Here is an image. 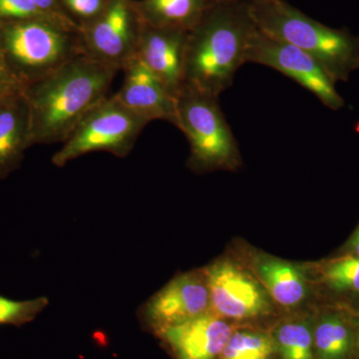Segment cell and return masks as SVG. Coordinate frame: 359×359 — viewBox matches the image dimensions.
<instances>
[{"mask_svg":"<svg viewBox=\"0 0 359 359\" xmlns=\"http://www.w3.org/2000/svg\"><path fill=\"white\" fill-rule=\"evenodd\" d=\"M119 69L77 56L23 87L29 110V144L65 143L94 106L107 98Z\"/></svg>","mask_w":359,"mask_h":359,"instance_id":"obj_1","label":"cell"},{"mask_svg":"<svg viewBox=\"0 0 359 359\" xmlns=\"http://www.w3.org/2000/svg\"><path fill=\"white\" fill-rule=\"evenodd\" d=\"M257 30L249 1H212L189 32L185 85L219 97L247 63Z\"/></svg>","mask_w":359,"mask_h":359,"instance_id":"obj_2","label":"cell"},{"mask_svg":"<svg viewBox=\"0 0 359 359\" xmlns=\"http://www.w3.org/2000/svg\"><path fill=\"white\" fill-rule=\"evenodd\" d=\"M257 27L306 52L334 82L359 67V36L314 20L285 0L249 1Z\"/></svg>","mask_w":359,"mask_h":359,"instance_id":"obj_3","label":"cell"},{"mask_svg":"<svg viewBox=\"0 0 359 359\" xmlns=\"http://www.w3.org/2000/svg\"><path fill=\"white\" fill-rule=\"evenodd\" d=\"M0 46L21 88L85 54L79 28L58 18L0 23Z\"/></svg>","mask_w":359,"mask_h":359,"instance_id":"obj_4","label":"cell"},{"mask_svg":"<svg viewBox=\"0 0 359 359\" xmlns=\"http://www.w3.org/2000/svg\"><path fill=\"white\" fill-rule=\"evenodd\" d=\"M176 124L190 144L191 167L198 171L233 168L238 143L219 107V97L184 85L176 98Z\"/></svg>","mask_w":359,"mask_h":359,"instance_id":"obj_5","label":"cell"},{"mask_svg":"<svg viewBox=\"0 0 359 359\" xmlns=\"http://www.w3.org/2000/svg\"><path fill=\"white\" fill-rule=\"evenodd\" d=\"M113 95L94 106L79 122L52 157L56 167L62 168L78 157L93 152H108L116 157L130 154L137 139L149 124Z\"/></svg>","mask_w":359,"mask_h":359,"instance_id":"obj_6","label":"cell"},{"mask_svg":"<svg viewBox=\"0 0 359 359\" xmlns=\"http://www.w3.org/2000/svg\"><path fill=\"white\" fill-rule=\"evenodd\" d=\"M247 63L268 66L309 90L330 109L344 107L335 82L320 63L294 45L269 36L257 28L250 42Z\"/></svg>","mask_w":359,"mask_h":359,"instance_id":"obj_7","label":"cell"},{"mask_svg":"<svg viewBox=\"0 0 359 359\" xmlns=\"http://www.w3.org/2000/svg\"><path fill=\"white\" fill-rule=\"evenodd\" d=\"M142 20L131 0H108L98 18L80 29L86 55L123 69L136 55Z\"/></svg>","mask_w":359,"mask_h":359,"instance_id":"obj_8","label":"cell"},{"mask_svg":"<svg viewBox=\"0 0 359 359\" xmlns=\"http://www.w3.org/2000/svg\"><path fill=\"white\" fill-rule=\"evenodd\" d=\"M205 278L212 313L224 320L244 323L259 320L269 313L266 292L235 264L228 262L212 264Z\"/></svg>","mask_w":359,"mask_h":359,"instance_id":"obj_9","label":"cell"},{"mask_svg":"<svg viewBox=\"0 0 359 359\" xmlns=\"http://www.w3.org/2000/svg\"><path fill=\"white\" fill-rule=\"evenodd\" d=\"M211 311L204 275L184 273L175 278L141 306V320L155 334Z\"/></svg>","mask_w":359,"mask_h":359,"instance_id":"obj_10","label":"cell"},{"mask_svg":"<svg viewBox=\"0 0 359 359\" xmlns=\"http://www.w3.org/2000/svg\"><path fill=\"white\" fill-rule=\"evenodd\" d=\"M189 32L142 22L136 57L159 78L177 98L185 85Z\"/></svg>","mask_w":359,"mask_h":359,"instance_id":"obj_11","label":"cell"},{"mask_svg":"<svg viewBox=\"0 0 359 359\" xmlns=\"http://www.w3.org/2000/svg\"><path fill=\"white\" fill-rule=\"evenodd\" d=\"M236 327L209 311L156 334L175 359H219Z\"/></svg>","mask_w":359,"mask_h":359,"instance_id":"obj_12","label":"cell"},{"mask_svg":"<svg viewBox=\"0 0 359 359\" xmlns=\"http://www.w3.org/2000/svg\"><path fill=\"white\" fill-rule=\"evenodd\" d=\"M121 71L124 80L115 93L120 102L149 122L176 124V98L140 59L134 56Z\"/></svg>","mask_w":359,"mask_h":359,"instance_id":"obj_13","label":"cell"},{"mask_svg":"<svg viewBox=\"0 0 359 359\" xmlns=\"http://www.w3.org/2000/svg\"><path fill=\"white\" fill-rule=\"evenodd\" d=\"M29 146V110L20 90L0 101V178L20 166Z\"/></svg>","mask_w":359,"mask_h":359,"instance_id":"obj_14","label":"cell"},{"mask_svg":"<svg viewBox=\"0 0 359 359\" xmlns=\"http://www.w3.org/2000/svg\"><path fill=\"white\" fill-rule=\"evenodd\" d=\"M212 0H142L136 2L142 22L156 27L192 30L200 20Z\"/></svg>","mask_w":359,"mask_h":359,"instance_id":"obj_15","label":"cell"},{"mask_svg":"<svg viewBox=\"0 0 359 359\" xmlns=\"http://www.w3.org/2000/svg\"><path fill=\"white\" fill-rule=\"evenodd\" d=\"M356 325L339 313L313 320L316 359H355Z\"/></svg>","mask_w":359,"mask_h":359,"instance_id":"obj_16","label":"cell"},{"mask_svg":"<svg viewBox=\"0 0 359 359\" xmlns=\"http://www.w3.org/2000/svg\"><path fill=\"white\" fill-rule=\"evenodd\" d=\"M257 273L269 294L283 306L292 308L306 297V280L292 264L276 259H262L257 264Z\"/></svg>","mask_w":359,"mask_h":359,"instance_id":"obj_17","label":"cell"},{"mask_svg":"<svg viewBox=\"0 0 359 359\" xmlns=\"http://www.w3.org/2000/svg\"><path fill=\"white\" fill-rule=\"evenodd\" d=\"M278 359H316L313 320L294 318L278 323L271 330Z\"/></svg>","mask_w":359,"mask_h":359,"instance_id":"obj_18","label":"cell"},{"mask_svg":"<svg viewBox=\"0 0 359 359\" xmlns=\"http://www.w3.org/2000/svg\"><path fill=\"white\" fill-rule=\"evenodd\" d=\"M219 359H278L271 330L236 327Z\"/></svg>","mask_w":359,"mask_h":359,"instance_id":"obj_19","label":"cell"},{"mask_svg":"<svg viewBox=\"0 0 359 359\" xmlns=\"http://www.w3.org/2000/svg\"><path fill=\"white\" fill-rule=\"evenodd\" d=\"M48 304L46 297L15 301L0 295V325H25L34 320Z\"/></svg>","mask_w":359,"mask_h":359,"instance_id":"obj_20","label":"cell"},{"mask_svg":"<svg viewBox=\"0 0 359 359\" xmlns=\"http://www.w3.org/2000/svg\"><path fill=\"white\" fill-rule=\"evenodd\" d=\"M323 273L325 282L334 289L359 292L358 257H342L330 262Z\"/></svg>","mask_w":359,"mask_h":359,"instance_id":"obj_21","label":"cell"},{"mask_svg":"<svg viewBox=\"0 0 359 359\" xmlns=\"http://www.w3.org/2000/svg\"><path fill=\"white\" fill-rule=\"evenodd\" d=\"M63 15L81 29L100 15L108 0H57Z\"/></svg>","mask_w":359,"mask_h":359,"instance_id":"obj_22","label":"cell"},{"mask_svg":"<svg viewBox=\"0 0 359 359\" xmlns=\"http://www.w3.org/2000/svg\"><path fill=\"white\" fill-rule=\"evenodd\" d=\"M37 18H58L40 11L32 0H0V23L37 20Z\"/></svg>","mask_w":359,"mask_h":359,"instance_id":"obj_23","label":"cell"},{"mask_svg":"<svg viewBox=\"0 0 359 359\" xmlns=\"http://www.w3.org/2000/svg\"><path fill=\"white\" fill-rule=\"evenodd\" d=\"M32 1L35 6L39 7L40 11H43V13L70 22V21L63 15L62 11H61L60 7H59L57 0H32ZM71 25H72V23H71Z\"/></svg>","mask_w":359,"mask_h":359,"instance_id":"obj_24","label":"cell"},{"mask_svg":"<svg viewBox=\"0 0 359 359\" xmlns=\"http://www.w3.org/2000/svg\"><path fill=\"white\" fill-rule=\"evenodd\" d=\"M0 81L21 88L18 82L14 80L11 71H9L8 67H7L6 60H4V53H2L1 46H0Z\"/></svg>","mask_w":359,"mask_h":359,"instance_id":"obj_25","label":"cell"},{"mask_svg":"<svg viewBox=\"0 0 359 359\" xmlns=\"http://www.w3.org/2000/svg\"><path fill=\"white\" fill-rule=\"evenodd\" d=\"M20 90L22 89L20 88V87L13 86V85L6 84L4 83V82L0 81V101L11 95L14 92L20 91Z\"/></svg>","mask_w":359,"mask_h":359,"instance_id":"obj_26","label":"cell"},{"mask_svg":"<svg viewBox=\"0 0 359 359\" xmlns=\"http://www.w3.org/2000/svg\"><path fill=\"white\" fill-rule=\"evenodd\" d=\"M351 248H353L355 257H359V229L356 231L355 236H354L353 243H351Z\"/></svg>","mask_w":359,"mask_h":359,"instance_id":"obj_27","label":"cell"},{"mask_svg":"<svg viewBox=\"0 0 359 359\" xmlns=\"http://www.w3.org/2000/svg\"><path fill=\"white\" fill-rule=\"evenodd\" d=\"M355 359H359V323L356 325Z\"/></svg>","mask_w":359,"mask_h":359,"instance_id":"obj_28","label":"cell"},{"mask_svg":"<svg viewBox=\"0 0 359 359\" xmlns=\"http://www.w3.org/2000/svg\"><path fill=\"white\" fill-rule=\"evenodd\" d=\"M212 1H257V0H212Z\"/></svg>","mask_w":359,"mask_h":359,"instance_id":"obj_29","label":"cell"}]
</instances>
